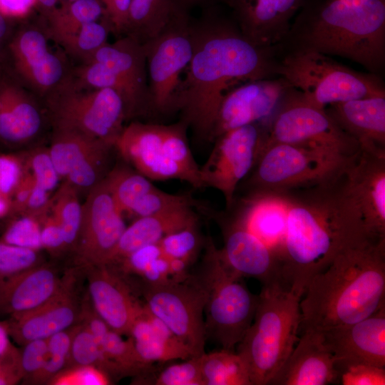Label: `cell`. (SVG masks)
<instances>
[{
	"label": "cell",
	"instance_id": "6da1fadb",
	"mask_svg": "<svg viewBox=\"0 0 385 385\" xmlns=\"http://www.w3.org/2000/svg\"><path fill=\"white\" fill-rule=\"evenodd\" d=\"M192 58L175 95L173 110L201 138L210 141L219 106L225 94L245 82L265 78L270 71L264 48L210 12L191 24Z\"/></svg>",
	"mask_w": 385,
	"mask_h": 385
},
{
	"label": "cell",
	"instance_id": "7a4b0ae2",
	"mask_svg": "<svg viewBox=\"0 0 385 385\" xmlns=\"http://www.w3.org/2000/svg\"><path fill=\"white\" fill-rule=\"evenodd\" d=\"M341 174L289 191L282 277L285 287L300 297L312 277L327 268L342 249L369 240L341 193Z\"/></svg>",
	"mask_w": 385,
	"mask_h": 385
},
{
	"label": "cell",
	"instance_id": "3957f363",
	"mask_svg": "<svg viewBox=\"0 0 385 385\" xmlns=\"http://www.w3.org/2000/svg\"><path fill=\"white\" fill-rule=\"evenodd\" d=\"M303 296V331L349 325L371 315L385 305V242L346 246L312 277Z\"/></svg>",
	"mask_w": 385,
	"mask_h": 385
},
{
	"label": "cell",
	"instance_id": "277c9868",
	"mask_svg": "<svg viewBox=\"0 0 385 385\" xmlns=\"http://www.w3.org/2000/svg\"><path fill=\"white\" fill-rule=\"evenodd\" d=\"M305 16L302 48L349 58L374 72L384 65V0H328Z\"/></svg>",
	"mask_w": 385,
	"mask_h": 385
},
{
	"label": "cell",
	"instance_id": "5b68a950",
	"mask_svg": "<svg viewBox=\"0 0 385 385\" xmlns=\"http://www.w3.org/2000/svg\"><path fill=\"white\" fill-rule=\"evenodd\" d=\"M301 298L282 284L262 286L253 321L236 346L252 385L270 384L294 349L299 340Z\"/></svg>",
	"mask_w": 385,
	"mask_h": 385
},
{
	"label": "cell",
	"instance_id": "8992f818",
	"mask_svg": "<svg viewBox=\"0 0 385 385\" xmlns=\"http://www.w3.org/2000/svg\"><path fill=\"white\" fill-rule=\"evenodd\" d=\"M285 143L262 141L247 180V194L281 193L307 188L338 177L353 158Z\"/></svg>",
	"mask_w": 385,
	"mask_h": 385
},
{
	"label": "cell",
	"instance_id": "52a82bcc",
	"mask_svg": "<svg viewBox=\"0 0 385 385\" xmlns=\"http://www.w3.org/2000/svg\"><path fill=\"white\" fill-rule=\"evenodd\" d=\"M204 246L197 275L207 292L204 311L207 340L211 339L221 349L234 351L253 321L258 295L225 267L212 240L207 239Z\"/></svg>",
	"mask_w": 385,
	"mask_h": 385
},
{
	"label": "cell",
	"instance_id": "ba28073f",
	"mask_svg": "<svg viewBox=\"0 0 385 385\" xmlns=\"http://www.w3.org/2000/svg\"><path fill=\"white\" fill-rule=\"evenodd\" d=\"M277 72L289 87L299 90L307 101L322 108L349 100L385 95L376 77L355 71L308 48H302L287 55Z\"/></svg>",
	"mask_w": 385,
	"mask_h": 385
},
{
	"label": "cell",
	"instance_id": "9c48e42d",
	"mask_svg": "<svg viewBox=\"0 0 385 385\" xmlns=\"http://www.w3.org/2000/svg\"><path fill=\"white\" fill-rule=\"evenodd\" d=\"M44 98L53 127L76 130L115 146L127 118L116 91L81 86L71 73Z\"/></svg>",
	"mask_w": 385,
	"mask_h": 385
},
{
	"label": "cell",
	"instance_id": "30bf717a",
	"mask_svg": "<svg viewBox=\"0 0 385 385\" xmlns=\"http://www.w3.org/2000/svg\"><path fill=\"white\" fill-rule=\"evenodd\" d=\"M265 140L316 148L344 158L359 150L356 140L343 130L325 111L307 101L299 93L277 109Z\"/></svg>",
	"mask_w": 385,
	"mask_h": 385
},
{
	"label": "cell",
	"instance_id": "8fae6325",
	"mask_svg": "<svg viewBox=\"0 0 385 385\" xmlns=\"http://www.w3.org/2000/svg\"><path fill=\"white\" fill-rule=\"evenodd\" d=\"M140 294L148 310L160 319L192 351H205L207 341L204 311L207 289L197 274L183 281L145 287Z\"/></svg>",
	"mask_w": 385,
	"mask_h": 385
},
{
	"label": "cell",
	"instance_id": "7c38bea8",
	"mask_svg": "<svg viewBox=\"0 0 385 385\" xmlns=\"http://www.w3.org/2000/svg\"><path fill=\"white\" fill-rule=\"evenodd\" d=\"M149 75L153 111L173 110L181 74L193 52L191 23L187 11L177 16L156 37L143 43Z\"/></svg>",
	"mask_w": 385,
	"mask_h": 385
},
{
	"label": "cell",
	"instance_id": "4fadbf2b",
	"mask_svg": "<svg viewBox=\"0 0 385 385\" xmlns=\"http://www.w3.org/2000/svg\"><path fill=\"white\" fill-rule=\"evenodd\" d=\"M48 38L44 27L19 24L9 41L1 66L43 97L68 78L72 70L64 55L49 48Z\"/></svg>",
	"mask_w": 385,
	"mask_h": 385
},
{
	"label": "cell",
	"instance_id": "5bb4252c",
	"mask_svg": "<svg viewBox=\"0 0 385 385\" xmlns=\"http://www.w3.org/2000/svg\"><path fill=\"white\" fill-rule=\"evenodd\" d=\"M339 188L368 239L385 242V150L360 149L341 174Z\"/></svg>",
	"mask_w": 385,
	"mask_h": 385
},
{
	"label": "cell",
	"instance_id": "9a60e30c",
	"mask_svg": "<svg viewBox=\"0 0 385 385\" xmlns=\"http://www.w3.org/2000/svg\"><path fill=\"white\" fill-rule=\"evenodd\" d=\"M266 131L260 123L229 130L214 141L205 164L200 168L202 188H212L224 196L227 210L235 200L240 183L252 170Z\"/></svg>",
	"mask_w": 385,
	"mask_h": 385
},
{
	"label": "cell",
	"instance_id": "2e32d148",
	"mask_svg": "<svg viewBox=\"0 0 385 385\" xmlns=\"http://www.w3.org/2000/svg\"><path fill=\"white\" fill-rule=\"evenodd\" d=\"M74 249L78 267L106 265L126 228L105 179L88 192Z\"/></svg>",
	"mask_w": 385,
	"mask_h": 385
},
{
	"label": "cell",
	"instance_id": "e0dca14e",
	"mask_svg": "<svg viewBox=\"0 0 385 385\" xmlns=\"http://www.w3.org/2000/svg\"><path fill=\"white\" fill-rule=\"evenodd\" d=\"M222 231L224 245L220 259L233 275L253 277L262 286L282 284V266L275 254L252 233L234 213L213 214Z\"/></svg>",
	"mask_w": 385,
	"mask_h": 385
},
{
	"label": "cell",
	"instance_id": "ac0fdd59",
	"mask_svg": "<svg viewBox=\"0 0 385 385\" xmlns=\"http://www.w3.org/2000/svg\"><path fill=\"white\" fill-rule=\"evenodd\" d=\"M48 150L60 177L88 192L108 173L111 152L115 146L80 131L53 127Z\"/></svg>",
	"mask_w": 385,
	"mask_h": 385
},
{
	"label": "cell",
	"instance_id": "d6986e66",
	"mask_svg": "<svg viewBox=\"0 0 385 385\" xmlns=\"http://www.w3.org/2000/svg\"><path fill=\"white\" fill-rule=\"evenodd\" d=\"M77 272L69 270L63 275L60 290L48 302L28 312L8 317L3 322L10 337L24 345L53 334L80 322L81 303L77 294Z\"/></svg>",
	"mask_w": 385,
	"mask_h": 385
},
{
	"label": "cell",
	"instance_id": "ffe728a7",
	"mask_svg": "<svg viewBox=\"0 0 385 385\" xmlns=\"http://www.w3.org/2000/svg\"><path fill=\"white\" fill-rule=\"evenodd\" d=\"M289 86L282 78H260L241 83L223 97L216 115L210 141L243 125L260 123L272 116Z\"/></svg>",
	"mask_w": 385,
	"mask_h": 385
},
{
	"label": "cell",
	"instance_id": "44dd1931",
	"mask_svg": "<svg viewBox=\"0 0 385 385\" xmlns=\"http://www.w3.org/2000/svg\"><path fill=\"white\" fill-rule=\"evenodd\" d=\"M164 125L133 122L124 127L115 148L133 169L150 180L178 179L194 185L190 175L170 157Z\"/></svg>",
	"mask_w": 385,
	"mask_h": 385
},
{
	"label": "cell",
	"instance_id": "7402d4cb",
	"mask_svg": "<svg viewBox=\"0 0 385 385\" xmlns=\"http://www.w3.org/2000/svg\"><path fill=\"white\" fill-rule=\"evenodd\" d=\"M83 269L88 280V297L95 311L112 330L128 334L143 309V302L125 279L109 266Z\"/></svg>",
	"mask_w": 385,
	"mask_h": 385
},
{
	"label": "cell",
	"instance_id": "603a6c76",
	"mask_svg": "<svg viewBox=\"0 0 385 385\" xmlns=\"http://www.w3.org/2000/svg\"><path fill=\"white\" fill-rule=\"evenodd\" d=\"M316 331L336 364L385 367V305L354 324Z\"/></svg>",
	"mask_w": 385,
	"mask_h": 385
},
{
	"label": "cell",
	"instance_id": "cb8c5ba5",
	"mask_svg": "<svg viewBox=\"0 0 385 385\" xmlns=\"http://www.w3.org/2000/svg\"><path fill=\"white\" fill-rule=\"evenodd\" d=\"M242 34L255 46L266 48L279 42L302 0H227Z\"/></svg>",
	"mask_w": 385,
	"mask_h": 385
},
{
	"label": "cell",
	"instance_id": "d4e9b609",
	"mask_svg": "<svg viewBox=\"0 0 385 385\" xmlns=\"http://www.w3.org/2000/svg\"><path fill=\"white\" fill-rule=\"evenodd\" d=\"M88 61L106 66L124 83L131 96L133 116L153 111L145 50L138 40L125 35L113 43L107 42L85 63Z\"/></svg>",
	"mask_w": 385,
	"mask_h": 385
},
{
	"label": "cell",
	"instance_id": "484cf974",
	"mask_svg": "<svg viewBox=\"0 0 385 385\" xmlns=\"http://www.w3.org/2000/svg\"><path fill=\"white\" fill-rule=\"evenodd\" d=\"M339 383L336 359L316 330L304 331L272 385H327Z\"/></svg>",
	"mask_w": 385,
	"mask_h": 385
},
{
	"label": "cell",
	"instance_id": "4316f807",
	"mask_svg": "<svg viewBox=\"0 0 385 385\" xmlns=\"http://www.w3.org/2000/svg\"><path fill=\"white\" fill-rule=\"evenodd\" d=\"M41 125V113L31 91L1 67L0 141L25 143L37 135Z\"/></svg>",
	"mask_w": 385,
	"mask_h": 385
},
{
	"label": "cell",
	"instance_id": "83f0119b",
	"mask_svg": "<svg viewBox=\"0 0 385 385\" xmlns=\"http://www.w3.org/2000/svg\"><path fill=\"white\" fill-rule=\"evenodd\" d=\"M63 276L41 264L0 279V317L31 311L50 300L61 288Z\"/></svg>",
	"mask_w": 385,
	"mask_h": 385
},
{
	"label": "cell",
	"instance_id": "f1b7e54d",
	"mask_svg": "<svg viewBox=\"0 0 385 385\" xmlns=\"http://www.w3.org/2000/svg\"><path fill=\"white\" fill-rule=\"evenodd\" d=\"M235 215L263 242L282 263L289 204V192L247 194Z\"/></svg>",
	"mask_w": 385,
	"mask_h": 385
},
{
	"label": "cell",
	"instance_id": "f546056e",
	"mask_svg": "<svg viewBox=\"0 0 385 385\" xmlns=\"http://www.w3.org/2000/svg\"><path fill=\"white\" fill-rule=\"evenodd\" d=\"M325 111L360 149L385 150V95L334 103Z\"/></svg>",
	"mask_w": 385,
	"mask_h": 385
},
{
	"label": "cell",
	"instance_id": "4dcf8cb0",
	"mask_svg": "<svg viewBox=\"0 0 385 385\" xmlns=\"http://www.w3.org/2000/svg\"><path fill=\"white\" fill-rule=\"evenodd\" d=\"M194 208L182 207L135 218L125 229L106 265H115L141 247L158 244L170 233L198 225Z\"/></svg>",
	"mask_w": 385,
	"mask_h": 385
},
{
	"label": "cell",
	"instance_id": "1f68e13d",
	"mask_svg": "<svg viewBox=\"0 0 385 385\" xmlns=\"http://www.w3.org/2000/svg\"><path fill=\"white\" fill-rule=\"evenodd\" d=\"M128 335L140 361L147 366L196 356L145 304Z\"/></svg>",
	"mask_w": 385,
	"mask_h": 385
},
{
	"label": "cell",
	"instance_id": "d6a6232c",
	"mask_svg": "<svg viewBox=\"0 0 385 385\" xmlns=\"http://www.w3.org/2000/svg\"><path fill=\"white\" fill-rule=\"evenodd\" d=\"M184 11L175 0H131L126 35L145 43Z\"/></svg>",
	"mask_w": 385,
	"mask_h": 385
},
{
	"label": "cell",
	"instance_id": "836d02e7",
	"mask_svg": "<svg viewBox=\"0 0 385 385\" xmlns=\"http://www.w3.org/2000/svg\"><path fill=\"white\" fill-rule=\"evenodd\" d=\"M46 32L49 38L58 43L78 31L83 25L101 20L106 12L99 0H77L61 3L43 15Z\"/></svg>",
	"mask_w": 385,
	"mask_h": 385
},
{
	"label": "cell",
	"instance_id": "e575fe53",
	"mask_svg": "<svg viewBox=\"0 0 385 385\" xmlns=\"http://www.w3.org/2000/svg\"><path fill=\"white\" fill-rule=\"evenodd\" d=\"M200 366L204 385H252L246 363L233 350L204 352Z\"/></svg>",
	"mask_w": 385,
	"mask_h": 385
},
{
	"label": "cell",
	"instance_id": "d590c367",
	"mask_svg": "<svg viewBox=\"0 0 385 385\" xmlns=\"http://www.w3.org/2000/svg\"><path fill=\"white\" fill-rule=\"evenodd\" d=\"M105 181L123 215L128 214L133 205L155 187L150 179L125 165L113 168Z\"/></svg>",
	"mask_w": 385,
	"mask_h": 385
},
{
	"label": "cell",
	"instance_id": "8d00e7d4",
	"mask_svg": "<svg viewBox=\"0 0 385 385\" xmlns=\"http://www.w3.org/2000/svg\"><path fill=\"white\" fill-rule=\"evenodd\" d=\"M111 31H113L111 24L104 16L99 21L83 25L76 33L57 43L63 48L67 54L83 63L107 43Z\"/></svg>",
	"mask_w": 385,
	"mask_h": 385
},
{
	"label": "cell",
	"instance_id": "74e56055",
	"mask_svg": "<svg viewBox=\"0 0 385 385\" xmlns=\"http://www.w3.org/2000/svg\"><path fill=\"white\" fill-rule=\"evenodd\" d=\"M53 217L61 227L66 248L75 249L81 229L82 205L77 197L76 189L66 181L54 196Z\"/></svg>",
	"mask_w": 385,
	"mask_h": 385
},
{
	"label": "cell",
	"instance_id": "f35d334b",
	"mask_svg": "<svg viewBox=\"0 0 385 385\" xmlns=\"http://www.w3.org/2000/svg\"><path fill=\"white\" fill-rule=\"evenodd\" d=\"M140 384L153 385H204L202 379L200 355L170 364L136 377Z\"/></svg>",
	"mask_w": 385,
	"mask_h": 385
},
{
	"label": "cell",
	"instance_id": "ab89813d",
	"mask_svg": "<svg viewBox=\"0 0 385 385\" xmlns=\"http://www.w3.org/2000/svg\"><path fill=\"white\" fill-rule=\"evenodd\" d=\"M75 326L58 332L47 339L48 353L41 370L31 379V384L50 380L67 366Z\"/></svg>",
	"mask_w": 385,
	"mask_h": 385
},
{
	"label": "cell",
	"instance_id": "60d3db41",
	"mask_svg": "<svg viewBox=\"0 0 385 385\" xmlns=\"http://www.w3.org/2000/svg\"><path fill=\"white\" fill-rule=\"evenodd\" d=\"M205 242L198 230V225H195L167 235L158 245L168 258L181 259L191 264Z\"/></svg>",
	"mask_w": 385,
	"mask_h": 385
},
{
	"label": "cell",
	"instance_id": "b9f144b4",
	"mask_svg": "<svg viewBox=\"0 0 385 385\" xmlns=\"http://www.w3.org/2000/svg\"><path fill=\"white\" fill-rule=\"evenodd\" d=\"M77 366H95L107 374L105 359L98 343L81 322L76 325L67 363L68 367Z\"/></svg>",
	"mask_w": 385,
	"mask_h": 385
},
{
	"label": "cell",
	"instance_id": "7bdbcfd3",
	"mask_svg": "<svg viewBox=\"0 0 385 385\" xmlns=\"http://www.w3.org/2000/svg\"><path fill=\"white\" fill-rule=\"evenodd\" d=\"M40 262L38 250L13 245L0 240V279H3L37 265Z\"/></svg>",
	"mask_w": 385,
	"mask_h": 385
},
{
	"label": "cell",
	"instance_id": "ee69618b",
	"mask_svg": "<svg viewBox=\"0 0 385 385\" xmlns=\"http://www.w3.org/2000/svg\"><path fill=\"white\" fill-rule=\"evenodd\" d=\"M41 227L30 215L15 219L9 224L0 240L19 247L38 250L42 247Z\"/></svg>",
	"mask_w": 385,
	"mask_h": 385
},
{
	"label": "cell",
	"instance_id": "f6af8a7d",
	"mask_svg": "<svg viewBox=\"0 0 385 385\" xmlns=\"http://www.w3.org/2000/svg\"><path fill=\"white\" fill-rule=\"evenodd\" d=\"M342 385H384L385 367L364 363L336 364Z\"/></svg>",
	"mask_w": 385,
	"mask_h": 385
},
{
	"label": "cell",
	"instance_id": "bcb514c9",
	"mask_svg": "<svg viewBox=\"0 0 385 385\" xmlns=\"http://www.w3.org/2000/svg\"><path fill=\"white\" fill-rule=\"evenodd\" d=\"M111 379L95 366H77L63 369L49 381L53 385H107Z\"/></svg>",
	"mask_w": 385,
	"mask_h": 385
},
{
	"label": "cell",
	"instance_id": "7dc6e473",
	"mask_svg": "<svg viewBox=\"0 0 385 385\" xmlns=\"http://www.w3.org/2000/svg\"><path fill=\"white\" fill-rule=\"evenodd\" d=\"M20 351L19 366L21 380L29 382L41 370L46 361L48 347L46 339H36L27 342Z\"/></svg>",
	"mask_w": 385,
	"mask_h": 385
},
{
	"label": "cell",
	"instance_id": "c3c4849f",
	"mask_svg": "<svg viewBox=\"0 0 385 385\" xmlns=\"http://www.w3.org/2000/svg\"><path fill=\"white\" fill-rule=\"evenodd\" d=\"M34 185L48 192L56 188L59 175L54 166L49 152H38L31 159Z\"/></svg>",
	"mask_w": 385,
	"mask_h": 385
},
{
	"label": "cell",
	"instance_id": "681fc988",
	"mask_svg": "<svg viewBox=\"0 0 385 385\" xmlns=\"http://www.w3.org/2000/svg\"><path fill=\"white\" fill-rule=\"evenodd\" d=\"M20 160L11 154H0V193L11 197L23 178Z\"/></svg>",
	"mask_w": 385,
	"mask_h": 385
},
{
	"label": "cell",
	"instance_id": "f907efd6",
	"mask_svg": "<svg viewBox=\"0 0 385 385\" xmlns=\"http://www.w3.org/2000/svg\"><path fill=\"white\" fill-rule=\"evenodd\" d=\"M99 1L104 8L106 17L111 23L113 31L118 34L126 35L131 0Z\"/></svg>",
	"mask_w": 385,
	"mask_h": 385
},
{
	"label": "cell",
	"instance_id": "816d5d0a",
	"mask_svg": "<svg viewBox=\"0 0 385 385\" xmlns=\"http://www.w3.org/2000/svg\"><path fill=\"white\" fill-rule=\"evenodd\" d=\"M42 247L55 253L66 249L63 230L54 217L48 218L41 230Z\"/></svg>",
	"mask_w": 385,
	"mask_h": 385
},
{
	"label": "cell",
	"instance_id": "f5cc1de1",
	"mask_svg": "<svg viewBox=\"0 0 385 385\" xmlns=\"http://www.w3.org/2000/svg\"><path fill=\"white\" fill-rule=\"evenodd\" d=\"M19 351L14 347L0 357V385L15 384L21 380L19 366Z\"/></svg>",
	"mask_w": 385,
	"mask_h": 385
},
{
	"label": "cell",
	"instance_id": "db71d44e",
	"mask_svg": "<svg viewBox=\"0 0 385 385\" xmlns=\"http://www.w3.org/2000/svg\"><path fill=\"white\" fill-rule=\"evenodd\" d=\"M34 7L35 0H0V13L16 21L26 17Z\"/></svg>",
	"mask_w": 385,
	"mask_h": 385
},
{
	"label": "cell",
	"instance_id": "11a10c76",
	"mask_svg": "<svg viewBox=\"0 0 385 385\" xmlns=\"http://www.w3.org/2000/svg\"><path fill=\"white\" fill-rule=\"evenodd\" d=\"M16 21L0 13V68L2 66L6 48L16 27Z\"/></svg>",
	"mask_w": 385,
	"mask_h": 385
},
{
	"label": "cell",
	"instance_id": "9f6ffc18",
	"mask_svg": "<svg viewBox=\"0 0 385 385\" xmlns=\"http://www.w3.org/2000/svg\"><path fill=\"white\" fill-rule=\"evenodd\" d=\"M48 202V192L34 185L32 187L26 207L31 210H43Z\"/></svg>",
	"mask_w": 385,
	"mask_h": 385
},
{
	"label": "cell",
	"instance_id": "6f0895ef",
	"mask_svg": "<svg viewBox=\"0 0 385 385\" xmlns=\"http://www.w3.org/2000/svg\"><path fill=\"white\" fill-rule=\"evenodd\" d=\"M9 337L3 322H0V357L9 353L14 347L10 342Z\"/></svg>",
	"mask_w": 385,
	"mask_h": 385
},
{
	"label": "cell",
	"instance_id": "680465c9",
	"mask_svg": "<svg viewBox=\"0 0 385 385\" xmlns=\"http://www.w3.org/2000/svg\"><path fill=\"white\" fill-rule=\"evenodd\" d=\"M36 7L38 8L42 12L43 15L51 11L58 6V3L60 0H35Z\"/></svg>",
	"mask_w": 385,
	"mask_h": 385
},
{
	"label": "cell",
	"instance_id": "91938a15",
	"mask_svg": "<svg viewBox=\"0 0 385 385\" xmlns=\"http://www.w3.org/2000/svg\"><path fill=\"white\" fill-rule=\"evenodd\" d=\"M11 210V198L0 193V218L7 215Z\"/></svg>",
	"mask_w": 385,
	"mask_h": 385
},
{
	"label": "cell",
	"instance_id": "94428289",
	"mask_svg": "<svg viewBox=\"0 0 385 385\" xmlns=\"http://www.w3.org/2000/svg\"><path fill=\"white\" fill-rule=\"evenodd\" d=\"M183 9L188 11L192 6L208 3L210 0H175Z\"/></svg>",
	"mask_w": 385,
	"mask_h": 385
},
{
	"label": "cell",
	"instance_id": "6125c7cd",
	"mask_svg": "<svg viewBox=\"0 0 385 385\" xmlns=\"http://www.w3.org/2000/svg\"><path fill=\"white\" fill-rule=\"evenodd\" d=\"M77 0H60L61 3H72Z\"/></svg>",
	"mask_w": 385,
	"mask_h": 385
}]
</instances>
